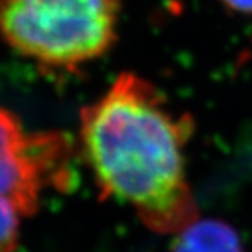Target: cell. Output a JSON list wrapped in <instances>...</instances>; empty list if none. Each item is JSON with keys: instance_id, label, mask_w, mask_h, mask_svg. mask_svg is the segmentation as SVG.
<instances>
[{"instance_id": "cell-1", "label": "cell", "mask_w": 252, "mask_h": 252, "mask_svg": "<svg viewBox=\"0 0 252 252\" xmlns=\"http://www.w3.org/2000/svg\"><path fill=\"white\" fill-rule=\"evenodd\" d=\"M193 117L148 79L125 71L79 113V146L102 199L134 208L146 228L176 234L199 219L186 175Z\"/></svg>"}, {"instance_id": "cell-2", "label": "cell", "mask_w": 252, "mask_h": 252, "mask_svg": "<svg viewBox=\"0 0 252 252\" xmlns=\"http://www.w3.org/2000/svg\"><path fill=\"white\" fill-rule=\"evenodd\" d=\"M120 0H0V37L47 68L76 70L117 41Z\"/></svg>"}, {"instance_id": "cell-3", "label": "cell", "mask_w": 252, "mask_h": 252, "mask_svg": "<svg viewBox=\"0 0 252 252\" xmlns=\"http://www.w3.org/2000/svg\"><path fill=\"white\" fill-rule=\"evenodd\" d=\"M70 154L64 134H29L19 117L0 106V196L8 197L22 216L31 218L38 211L47 187H70Z\"/></svg>"}, {"instance_id": "cell-4", "label": "cell", "mask_w": 252, "mask_h": 252, "mask_svg": "<svg viewBox=\"0 0 252 252\" xmlns=\"http://www.w3.org/2000/svg\"><path fill=\"white\" fill-rule=\"evenodd\" d=\"M170 252H246L236 228L222 219H197L175 234Z\"/></svg>"}, {"instance_id": "cell-5", "label": "cell", "mask_w": 252, "mask_h": 252, "mask_svg": "<svg viewBox=\"0 0 252 252\" xmlns=\"http://www.w3.org/2000/svg\"><path fill=\"white\" fill-rule=\"evenodd\" d=\"M20 211L5 196H0V252H14L20 239Z\"/></svg>"}, {"instance_id": "cell-6", "label": "cell", "mask_w": 252, "mask_h": 252, "mask_svg": "<svg viewBox=\"0 0 252 252\" xmlns=\"http://www.w3.org/2000/svg\"><path fill=\"white\" fill-rule=\"evenodd\" d=\"M225 8L239 14H252V0H220Z\"/></svg>"}]
</instances>
